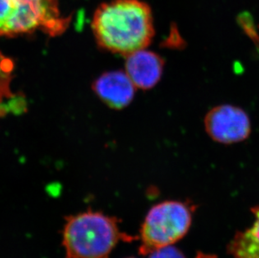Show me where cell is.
Listing matches in <instances>:
<instances>
[{
    "mask_svg": "<svg viewBox=\"0 0 259 258\" xmlns=\"http://www.w3.org/2000/svg\"><path fill=\"white\" fill-rule=\"evenodd\" d=\"M166 41V47H180L181 44L184 43L181 38V34L179 33L178 29L176 26H172L169 33V36L165 40Z\"/></svg>",
    "mask_w": 259,
    "mask_h": 258,
    "instance_id": "4fadbf2b",
    "label": "cell"
},
{
    "mask_svg": "<svg viewBox=\"0 0 259 258\" xmlns=\"http://www.w3.org/2000/svg\"><path fill=\"white\" fill-rule=\"evenodd\" d=\"M14 70V63L10 59L0 54V114L5 113L4 105L5 101H9L11 104L17 105L20 107L23 103L20 98L14 95L10 91V82L12 80V71Z\"/></svg>",
    "mask_w": 259,
    "mask_h": 258,
    "instance_id": "9c48e42d",
    "label": "cell"
},
{
    "mask_svg": "<svg viewBox=\"0 0 259 258\" xmlns=\"http://www.w3.org/2000/svg\"><path fill=\"white\" fill-rule=\"evenodd\" d=\"M204 125L208 136L223 144L244 141L252 131L251 120L247 112L231 104L213 107L205 115Z\"/></svg>",
    "mask_w": 259,
    "mask_h": 258,
    "instance_id": "5b68a950",
    "label": "cell"
},
{
    "mask_svg": "<svg viewBox=\"0 0 259 258\" xmlns=\"http://www.w3.org/2000/svg\"><path fill=\"white\" fill-rule=\"evenodd\" d=\"M191 223L192 210L186 203L166 200L154 205L141 225L140 253L174 245L188 233Z\"/></svg>",
    "mask_w": 259,
    "mask_h": 258,
    "instance_id": "277c9868",
    "label": "cell"
},
{
    "mask_svg": "<svg viewBox=\"0 0 259 258\" xmlns=\"http://www.w3.org/2000/svg\"><path fill=\"white\" fill-rule=\"evenodd\" d=\"M148 255L149 258H186L185 254L173 245L157 249Z\"/></svg>",
    "mask_w": 259,
    "mask_h": 258,
    "instance_id": "30bf717a",
    "label": "cell"
},
{
    "mask_svg": "<svg viewBox=\"0 0 259 258\" xmlns=\"http://www.w3.org/2000/svg\"><path fill=\"white\" fill-rule=\"evenodd\" d=\"M196 258H217L215 255H211V254H205L203 252H199L197 254Z\"/></svg>",
    "mask_w": 259,
    "mask_h": 258,
    "instance_id": "5bb4252c",
    "label": "cell"
},
{
    "mask_svg": "<svg viewBox=\"0 0 259 258\" xmlns=\"http://www.w3.org/2000/svg\"><path fill=\"white\" fill-rule=\"evenodd\" d=\"M93 29L101 47L128 56L145 49L154 35L151 9L141 0H113L96 10Z\"/></svg>",
    "mask_w": 259,
    "mask_h": 258,
    "instance_id": "6da1fadb",
    "label": "cell"
},
{
    "mask_svg": "<svg viewBox=\"0 0 259 258\" xmlns=\"http://www.w3.org/2000/svg\"><path fill=\"white\" fill-rule=\"evenodd\" d=\"M57 0H0V37H14L41 30L56 36L68 28Z\"/></svg>",
    "mask_w": 259,
    "mask_h": 258,
    "instance_id": "3957f363",
    "label": "cell"
},
{
    "mask_svg": "<svg viewBox=\"0 0 259 258\" xmlns=\"http://www.w3.org/2000/svg\"><path fill=\"white\" fill-rule=\"evenodd\" d=\"M164 65V60L158 54L140 50L127 56L126 73L136 88L148 90L159 82Z\"/></svg>",
    "mask_w": 259,
    "mask_h": 258,
    "instance_id": "8992f818",
    "label": "cell"
},
{
    "mask_svg": "<svg viewBox=\"0 0 259 258\" xmlns=\"http://www.w3.org/2000/svg\"><path fill=\"white\" fill-rule=\"evenodd\" d=\"M238 22L242 27V29H244L245 33L247 34V35H248L253 40L255 44L259 46V35L257 33V30L255 29L252 19L250 17V15H243V14L240 15Z\"/></svg>",
    "mask_w": 259,
    "mask_h": 258,
    "instance_id": "8fae6325",
    "label": "cell"
},
{
    "mask_svg": "<svg viewBox=\"0 0 259 258\" xmlns=\"http://www.w3.org/2000/svg\"><path fill=\"white\" fill-rule=\"evenodd\" d=\"M135 239L121 232L117 218L91 209L66 217L62 231L66 258H109L120 241Z\"/></svg>",
    "mask_w": 259,
    "mask_h": 258,
    "instance_id": "7a4b0ae2",
    "label": "cell"
},
{
    "mask_svg": "<svg viewBox=\"0 0 259 258\" xmlns=\"http://www.w3.org/2000/svg\"><path fill=\"white\" fill-rule=\"evenodd\" d=\"M252 212L255 217V221L252 227L247 229L253 240L259 245V205L252 208Z\"/></svg>",
    "mask_w": 259,
    "mask_h": 258,
    "instance_id": "7c38bea8",
    "label": "cell"
},
{
    "mask_svg": "<svg viewBox=\"0 0 259 258\" xmlns=\"http://www.w3.org/2000/svg\"><path fill=\"white\" fill-rule=\"evenodd\" d=\"M135 88L130 76L122 71L104 74L93 85L99 98L113 108H122L130 104L135 97Z\"/></svg>",
    "mask_w": 259,
    "mask_h": 258,
    "instance_id": "52a82bcc",
    "label": "cell"
},
{
    "mask_svg": "<svg viewBox=\"0 0 259 258\" xmlns=\"http://www.w3.org/2000/svg\"><path fill=\"white\" fill-rule=\"evenodd\" d=\"M127 258H135V257H127Z\"/></svg>",
    "mask_w": 259,
    "mask_h": 258,
    "instance_id": "9a60e30c",
    "label": "cell"
},
{
    "mask_svg": "<svg viewBox=\"0 0 259 258\" xmlns=\"http://www.w3.org/2000/svg\"><path fill=\"white\" fill-rule=\"evenodd\" d=\"M228 251L233 258H259V245L247 230L235 234L228 244Z\"/></svg>",
    "mask_w": 259,
    "mask_h": 258,
    "instance_id": "ba28073f",
    "label": "cell"
}]
</instances>
